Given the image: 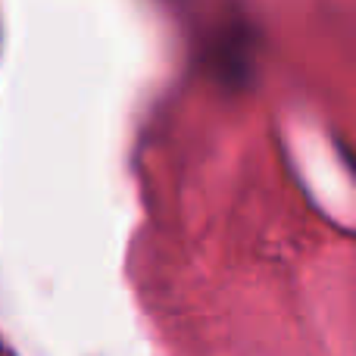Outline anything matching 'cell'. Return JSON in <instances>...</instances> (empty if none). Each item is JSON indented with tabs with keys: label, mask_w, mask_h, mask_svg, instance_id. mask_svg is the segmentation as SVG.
I'll use <instances>...</instances> for the list:
<instances>
[{
	"label": "cell",
	"mask_w": 356,
	"mask_h": 356,
	"mask_svg": "<svg viewBox=\"0 0 356 356\" xmlns=\"http://www.w3.org/2000/svg\"><path fill=\"white\" fill-rule=\"evenodd\" d=\"M344 156H347V166H350L356 175V150H344Z\"/></svg>",
	"instance_id": "1"
}]
</instances>
